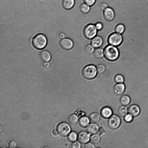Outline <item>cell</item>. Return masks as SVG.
<instances>
[{"mask_svg": "<svg viewBox=\"0 0 148 148\" xmlns=\"http://www.w3.org/2000/svg\"><path fill=\"white\" fill-rule=\"evenodd\" d=\"M78 121L77 116L75 114H72L68 118V121L71 125L75 124Z\"/></svg>", "mask_w": 148, "mask_h": 148, "instance_id": "cell-24", "label": "cell"}, {"mask_svg": "<svg viewBox=\"0 0 148 148\" xmlns=\"http://www.w3.org/2000/svg\"><path fill=\"white\" fill-rule=\"evenodd\" d=\"M16 143L15 141L13 140H11L9 141L8 144V147L10 148H14L16 147Z\"/></svg>", "mask_w": 148, "mask_h": 148, "instance_id": "cell-34", "label": "cell"}, {"mask_svg": "<svg viewBox=\"0 0 148 148\" xmlns=\"http://www.w3.org/2000/svg\"><path fill=\"white\" fill-rule=\"evenodd\" d=\"M103 53L106 59L110 61H115L119 56V52L117 48L111 45H108L105 47Z\"/></svg>", "mask_w": 148, "mask_h": 148, "instance_id": "cell-1", "label": "cell"}, {"mask_svg": "<svg viewBox=\"0 0 148 148\" xmlns=\"http://www.w3.org/2000/svg\"><path fill=\"white\" fill-rule=\"evenodd\" d=\"M78 141L83 144L87 143L90 140V135L85 132H81L78 134L77 136Z\"/></svg>", "mask_w": 148, "mask_h": 148, "instance_id": "cell-10", "label": "cell"}, {"mask_svg": "<svg viewBox=\"0 0 148 148\" xmlns=\"http://www.w3.org/2000/svg\"><path fill=\"white\" fill-rule=\"evenodd\" d=\"M71 147L72 148H80V145L78 142L74 141L71 144Z\"/></svg>", "mask_w": 148, "mask_h": 148, "instance_id": "cell-33", "label": "cell"}, {"mask_svg": "<svg viewBox=\"0 0 148 148\" xmlns=\"http://www.w3.org/2000/svg\"><path fill=\"white\" fill-rule=\"evenodd\" d=\"M97 29L94 25L89 24L86 25L83 30L84 36L88 39L93 38L97 34Z\"/></svg>", "mask_w": 148, "mask_h": 148, "instance_id": "cell-4", "label": "cell"}, {"mask_svg": "<svg viewBox=\"0 0 148 148\" xmlns=\"http://www.w3.org/2000/svg\"><path fill=\"white\" fill-rule=\"evenodd\" d=\"M84 50L86 53L90 54L93 52L94 50V48L91 45H88L85 47Z\"/></svg>", "mask_w": 148, "mask_h": 148, "instance_id": "cell-30", "label": "cell"}, {"mask_svg": "<svg viewBox=\"0 0 148 148\" xmlns=\"http://www.w3.org/2000/svg\"><path fill=\"white\" fill-rule=\"evenodd\" d=\"M99 131V134H102L103 132H104L103 129L102 128H100Z\"/></svg>", "mask_w": 148, "mask_h": 148, "instance_id": "cell-41", "label": "cell"}, {"mask_svg": "<svg viewBox=\"0 0 148 148\" xmlns=\"http://www.w3.org/2000/svg\"></svg>", "mask_w": 148, "mask_h": 148, "instance_id": "cell-42", "label": "cell"}, {"mask_svg": "<svg viewBox=\"0 0 148 148\" xmlns=\"http://www.w3.org/2000/svg\"><path fill=\"white\" fill-rule=\"evenodd\" d=\"M125 89V85L122 83H118L115 84L113 88L114 93L116 95H120L122 94Z\"/></svg>", "mask_w": 148, "mask_h": 148, "instance_id": "cell-11", "label": "cell"}, {"mask_svg": "<svg viewBox=\"0 0 148 148\" xmlns=\"http://www.w3.org/2000/svg\"><path fill=\"white\" fill-rule=\"evenodd\" d=\"M57 129L60 135L64 137L66 136L71 131L70 126L67 123L64 122L59 123Z\"/></svg>", "mask_w": 148, "mask_h": 148, "instance_id": "cell-7", "label": "cell"}, {"mask_svg": "<svg viewBox=\"0 0 148 148\" xmlns=\"http://www.w3.org/2000/svg\"><path fill=\"white\" fill-rule=\"evenodd\" d=\"M140 111L139 108L136 105H131L128 109V113L133 117H136L138 116L140 113Z\"/></svg>", "mask_w": 148, "mask_h": 148, "instance_id": "cell-12", "label": "cell"}, {"mask_svg": "<svg viewBox=\"0 0 148 148\" xmlns=\"http://www.w3.org/2000/svg\"><path fill=\"white\" fill-rule=\"evenodd\" d=\"M101 114L103 117L105 118H108L111 116L112 114V111L110 107H105L101 110Z\"/></svg>", "mask_w": 148, "mask_h": 148, "instance_id": "cell-14", "label": "cell"}, {"mask_svg": "<svg viewBox=\"0 0 148 148\" xmlns=\"http://www.w3.org/2000/svg\"><path fill=\"white\" fill-rule=\"evenodd\" d=\"M121 122V119L119 116L114 114L109 119L107 122V125L110 129L115 130L119 127Z\"/></svg>", "mask_w": 148, "mask_h": 148, "instance_id": "cell-6", "label": "cell"}, {"mask_svg": "<svg viewBox=\"0 0 148 148\" xmlns=\"http://www.w3.org/2000/svg\"><path fill=\"white\" fill-rule=\"evenodd\" d=\"M68 139L70 142H74L77 138V134L74 132H72L70 133L68 136Z\"/></svg>", "mask_w": 148, "mask_h": 148, "instance_id": "cell-27", "label": "cell"}, {"mask_svg": "<svg viewBox=\"0 0 148 148\" xmlns=\"http://www.w3.org/2000/svg\"><path fill=\"white\" fill-rule=\"evenodd\" d=\"M87 132L90 134H94L96 133L98 131V125L94 123H91L88 125L86 127Z\"/></svg>", "mask_w": 148, "mask_h": 148, "instance_id": "cell-16", "label": "cell"}, {"mask_svg": "<svg viewBox=\"0 0 148 148\" xmlns=\"http://www.w3.org/2000/svg\"><path fill=\"white\" fill-rule=\"evenodd\" d=\"M122 36L117 33L111 34L109 35L108 38L109 44L115 46H119L122 43Z\"/></svg>", "mask_w": 148, "mask_h": 148, "instance_id": "cell-5", "label": "cell"}, {"mask_svg": "<svg viewBox=\"0 0 148 148\" xmlns=\"http://www.w3.org/2000/svg\"><path fill=\"white\" fill-rule=\"evenodd\" d=\"M47 40L45 36L42 34H38L33 38L32 44L33 46L38 49H41L46 46Z\"/></svg>", "mask_w": 148, "mask_h": 148, "instance_id": "cell-2", "label": "cell"}, {"mask_svg": "<svg viewBox=\"0 0 148 148\" xmlns=\"http://www.w3.org/2000/svg\"><path fill=\"white\" fill-rule=\"evenodd\" d=\"M125 29V27L124 25L119 24L116 26L115 30L116 32L119 34H122L124 32Z\"/></svg>", "mask_w": 148, "mask_h": 148, "instance_id": "cell-26", "label": "cell"}, {"mask_svg": "<svg viewBox=\"0 0 148 148\" xmlns=\"http://www.w3.org/2000/svg\"><path fill=\"white\" fill-rule=\"evenodd\" d=\"M52 134L53 136H56L58 135V132L56 130L54 129L52 130Z\"/></svg>", "mask_w": 148, "mask_h": 148, "instance_id": "cell-40", "label": "cell"}, {"mask_svg": "<svg viewBox=\"0 0 148 148\" xmlns=\"http://www.w3.org/2000/svg\"><path fill=\"white\" fill-rule=\"evenodd\" d=\"M65 35L64 33L62 32L59 33L58 35V38L59 39H62L65 37Z\"/></svg>", "mask_w": 148, "mask_h": 148, "instance_id": "cell-38", "label": "cell"}, {"mask_svg": "<svg viewBox=\"0 0 148 148\" xmlns=\"http://www.w3.org/2000/svg\"><path fill=\"white\" fill-rule=\"evenodd\" d=\"M130 97L126 95L122 96L119 99L120 104L124 106L128 105L130 103Z\"/></svg>", "mask_w": 148, "mask_h": 148, "instance_id": "cell-18", "label": "cell"}, {"mask_svg": "<svg viewBox=\"0 0 148 148\" xmlns=\"http://www.w3.org/2000/svg\"><path fill=\"white\" fill-rule=\"evenodd\" d=\"M103 40L102 38L97 36L93 38L91 41L92 46L94 48H97L100 47L102 44Z\"/></svg>", "mask_w": 148, "mask_h": 148, "instance_id": "cell-13", "label": "cell"}, {"mask_svg": "<svg viewBox=\"0 0 148 148\" xmlns=\"http://www.w3.org/2000/svg\"><path fill=\"white\" fill-rule=\"evenodd\" d=\"M60 47L63 49L69 50L71 49L73 45V41L69 38L62 39L59 42Z\"/></svg>", "mask_w": 148, "mask_h": 148, "instance_id": "cell-8", "label": "cell"}, {"mask_svg": "<svg viewBox=\"0 0 148 148\" xmlns=\"http://www.w3.org/2000/svg\"><path fill=\"white\" fill-rule=\"evenodd\" d=\"M107 4L105 3H101L99 5V8L101 10H104L107 8Z\"/></svg>", "mask_w": 148, "mask_h": 148, "instance_id": "cell-36", "label": "cell"}, {"mask_svg": "<svg viewBox=\"0 0 148 148\" xmlns=\"http://www.w3.org/2000/svg\"><path fill=\"white\" fill-rule=\"evenodd\" d=\"M103 15L105 19L107 21H111L114 18V13L112 9L110 8H107L103 12Z\"/></svg>", "mask_w": 148, "mask_h": 148, "instance_id": "cell-9", "label": "cell"}, {"mask_svg": "<svg viewBox=\"0 0 148 148\" xmlns=\"http://www.w3.org/2000/svg\"><path fill=\"white\" fill-rule=\"evenodd\" d=\"M133 116L130 114L128 113L126 114L125 116L124 119L127 122L129 123L131 122L133 120Z\"/></svg>", "mask_w": 148, "mask_h": 148, "instance_id": "cell-31", "label": "cell"}, {"mask_svg": "<svg viewBox=\"0 0 148 148\" xmlns=\"http://www.w3.org/2000/svg\"><path fill=\"white\" fill-rule=\"evenodd\" d=\"M114 80L115 82L116 83H123L124 81V78L122 75L117 74L114 77Z\"/></svg>", "mask_w": 148, "mask_h": 148, "instance_id": "cell-28", "label": "cell"}, {"mask_svg": "<svg viewBox=\"0 0 148 148\" xmlns=\"http://www.w3.org/2000/svg\"><path fill=\"white\" fill-rule=\"evenodd\" d=\"M85 3L89 6L93 5L95 3L96 0H83Z\"/></svg>", "mask_w": 148, "mask_h": 148, "instance_id": "cell-32", "label": "cell"}, {"mask_svg": "<svg viewBox=\"0 0 148 148\" xmlns=\"http://www.w3.org/2000/svg\"><path fill=\"white\" fill-rule=\"evenodd\" d=\"M84 147L85 148H94L95 147L93 144L91 143H88L84 145Z\"/></svg>", "mask_w": 148, "mask_h": 148, "instance_id": "cell-39", "label": "cell"}, {"mask_svg": "<svg viewBox=\"0 0 148 148\" xmlns=\"http://www.w3.org/2000/svg\"><path fill=\"white\" fill-rule=\"evenodd\" d=\"M117 112L120 116L123 117L127 114V110L125 107L123 106H121L118 108Z\"/></svg>", "mask_w": 148, "mask_h": 148, "instance_id": "cell-23", "label": "cell"}, {"mask_svg": "<svg viewBox=\"0 0 148 148\" xmlns=\"http://www.w3.org/2000/svg\"><path fill=\"white\" fill-rule=\"evenodd\" d=\"M79 10L81 13L83 14H86L88 13L90 10L89 6L85 3L81 4L79 7Z\"/></svg>", "mask_w": 148, "mask_h": 148, "instance_id": "cell-22", "label": "cell"}, {"mask_svg": "<svg viewBox=\"0 0 148 148\" xmlns=\"http://www.w3.org/2000/svg\"><path fill=\"white\" fill-rule=\"evenodd\" d=\"M97 71L96 67L93 65L85 66L83 69L82 73L83 77L86 79H91L96 76Z\"/></svg>", "mask_w": 148, "mask_h": 148, "instance_id": "cell-3", "label": "cell"}, {"mask_svg": "<svg viewBox=\"0 0 148 148\" xmlns=\"http://www.w3.org/2000/svg\"><path fill=\"white\" fill-rule=\"evenodd\" d=\"M94 57L97 59H100L103 56V51L102 49L98 48L95 49L93 52Z\"/></svg>", "mask_w": 148, "mask_h": 148, "instance_id": "cell-21", "label": "cell"}, {"mask_svg": "<svg viewBox=\"0 0 148 148\" xmlns=\"http://www.w3.org/2000/svg\"><path fill=\"white\" fill-rule=\"evenodd\" d=\"M97 69L98 73L101 74L104 72L105 70V67L103 65L100 64L97 66Z\"/></svg>", "mask_w": 148, "mask_h": 148, "instance_id": "cell-29", "label": "cell"}, {"mask_svg": "<svg viewBox=\"0 0 148 148\" xmlns=\"http://www.w3.org/2000/svg\"><path fill=\"white\" fill-rule=\"evenodd\" d=\"M100 140V138L97 134H94L90 136V141L92 143L97 144L99 143Z\"/></svg>", "mask_w": 148, "mask_h": 148, "instance_id": "cell-25", "label": "cell"}, {"mask_svg": "<svg viewBox=\"0 0 148 148\" xmlns=\"http://www.w3.org/2000/svg\"><path fill=\"white\" fill-rule=\"evenodd\" d=\"M39 57L41 60L46 62L49 61L51 58L50 53L46 50L43 51L40 53Z\"/></svg>", "mask_w": 148, "mask_h": 148, "instance_id": "cell-17", "label": "cell"}, {"mask_svg": "<svg viewBox=\"0 0 148 148\" xmlns=\"http://www.w3.org/2000/svg\"><path fill=\"white\" fill-rule=\"evenodd\" d=\"M95 26L97 29L98 30H101L103 27L102 24L100 22L97 23L95 25Z\"/></svg>", "mask_w": 148, "mask_h": 148, "instance_id": "cell-37", "label": "cell"}, {"mask_svg": "<svg viewBox=\"0 0 148 148\" xmlns=\"http://www.w3.org/2000/svg\"><path fill=\"white\" fill-rule=\"evenodd\" d=\"M74 3V0H62V4L64 9L68 10L71 9Z\"/></svg>", "mask_w": 148, "mask_h": 148, "instance_id": "cell-15", "label": "cell"}, {"mask_svg": "<svg viewBox=\"0 0 148 148\" xmlns=\"http://www.w3.org/2000/svg\"><path fill=\"white\" fill-rule=\"evenodd\" d=\"M89 122L88 117L86 116H83L79 119L78 123L81 127H84L88 125Z\"/></svg>", "mask_w": 148, "mask_h": 148, "instance_id": "cell-19", "label": "cell"}, {"mask_svg": "<svg viewBox=\"0 0 148 148\" xmlns=\"http://www.w3.org/2000/svg\"><path fill=\"white\" fill-rule=\"evenodd\" d=\"M89 118L90 121L92 123H95L98 122L100 119V116L98 114L93 112L90 114Z\"/></svg>", "mask_w": 148, "mask_h": 148, "instance_id": "cell-20", "label": "cell"}, {"mask_svg": "<svg viewBox=\"0 0 148 148\" xmlns=\"http://www.w3.org/2000/svg\"><path fill=\"white\" fill-rule=\"evenodd\" d=\"M49 63L48 62H44L42 64V68L44 69H47L49 68Z\"/></svg>", "mask_w": 148, "mask_h": 148, "instance_id": "cell-35", "label": "cell"}]
</instances>
